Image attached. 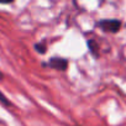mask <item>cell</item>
<instances>
[{
    "instance_id": "1",
    "label": "cell",
    "mask_w": 126,
    "mask_h": 126,
    "mask_svg": "<svg viewBox=\"0 0 126 126\" xmlns=\"http://www.w3.org/2000/svg\"><path fill=\"white\" fill-rule=\"evenodd\" d=\"M96 26L104 32L117 33L122 26V22L119 19H101L100 21H98Z\"/></svg>"
},
{
    "instance_id": "2",
    "label": "cell",
    "mask_w": 126,
    "mask_h": 126,
    "mask_svg": "<svg viewBox=\"0 0 126 126\" xmlns=\"http://www.w3.org/2000/svg\"><path fill=\"white\" fill-rule=\"evenodd\" d=\"M45 66H47L52 69H56V71L64 72L68 68V61L66 58H62V57H52V58H49V61Z\"/></svg>"
},
{
    "instance_id": "3",
    "label": "cell",
    "mask_w": 126,
    "mask_h": 126,
    "mask_svg": "<svg viewBox=\"0 0 126 126\" xmlns=\"http://www.w3.org/2000/svg\"><path fill=\"white\" fill-rule=\"evenodd\" d=\"M87 45H88V48L90 49L92 54H93V56H95V57H98V56H99V53L96 52V49L99 48V47H98V43H96L95 41H93V40H88Z\"/></svg>"
},
{
    "instance_id": "4",
    "label": "cell",
    "mask_w": 126,
    "mask_h": 126,
    "mask_svg": "<svg viewBox=\"0 0 126 126\" xmlns=\"http://www.w3.org/2000/svg\"><path fill=\"white\" fill-rule=\"evenodd\" d=\"M35 49L40 53V54H45L46 53V49H47V46L45 42H38V43H35Z\"/></svg>"
},
{
    "instance_id": "5",
    "label": "cell",
    "mask_w": 126,
    "mask_h": 126,
    "mask_svg": "<svg viewBox=\"0 0 126 126\" xmlns=\"http://www.w3.org/2000/svg\"><path fill=\"white\" fill-rule=\"evenodd\" d=\"M0 103H1L4 106H8V108L13 105V104H11V101H10L8 98H6V95H4L1 92H0Z\"/></svg>"
},
{
    "instance_id": "6",
    "label": "cell",
    "mask_w": 126,
    "mask_h": 126,
    "mask_svg": "<svg viewBox=\"0 0 126 126\" xmlns=\"http://www.w3.org/2000/svg\"><path fill=\"white\" fill-rule=\"evenodd\" d=\"M3 78H4V74H3L1 71H0V80H3Z\"/></svg>"
}]
</instances>
